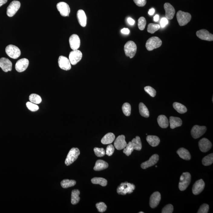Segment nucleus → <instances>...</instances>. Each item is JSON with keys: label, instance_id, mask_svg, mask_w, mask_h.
Returning <instances> with one entry per match:
<instances>
[{"label": "nucleus", "instance_id": "nucleus-6", "mask_svg": "<svg viewBox=\"0 0 213 213\" xmlns=\"http://www.w3.org/2000/svg\"><path fill=\"white\" fill-rule=\"evenodd\" d=\"M80 150L76 148H73L70 150L66 158L65 163L67 166L73 163L80 155Z\"/></svg>", "mask_w": 213, "mask_h": 213}, {"label": "nucleus", "instance_id": "nucleus-43", "mask_svg": "<svg viewBox=\"0 0 213 213\" xmlns=\"http://www.w3.org/2000/svg\"><path fill=\"white\" fill-rule=\"evenodd\" d=\"M96 207L98 209V211L101 213L104 212L107 208L106 205L103 202H100L97 203L96 204Z\"/></svg>", "mask_w": 213, "mask_h": 213}, {"label": "nucleus", "instance_id": "nucleus-25", "mask_svg": "<svg viewBox=\"0 0 213 213\" xmlns=\"http://www.w3.org/2000/svg\"><path fill=\"white\" fill-rule=\"evenodd\" d=\"M176 152L182 159L188 161L191 159V156L190 153L188 150L184 148H180Z\"/></svg>", "mask_w": 213, "mask_h": 213}, {"label": "nucleus", "instance_id": "nucleus-31", "mask_svg": "<svg viewBox=\"0 0 213 213\" xmlns=\"http://www.w3.org/2000/svg\"><path fill=\"white\" fill-rule=\"evenodd\" d=\"M134 150L140 151L142 149V143L141 139L139 136H136L135 138H134L131 141Z\"/></svg>", "mask_w": 213, "mask_h": 213}, {"label": "nucleus", "instance_id": "nucleus-8", "mask_svg": "<svg viewBox=\"0 0 213 213\" xmlns=\"http://www.w3.org/2000/svg\"><path fill=\"white\" fill-rule=\"evenodd\" d=\"M206 129L207 128L205 126H194L191 130L192 137L195 139H198L204 134Z\"/></svg>", "mask_w": 213, "mask_h": 213}, {"label": "nucleus", "instance_id": "nucleus-51", "mask_svg": "<svg viewBox=\"0 0 213 213\" xmlns=\"http://www.w3.org/2000/svg\"><path fill=\"white\" fill-rule=\"evenodd\" d=\"M122 33L125 34H128L129 33V29L128 28H124L121 31Z\"/></svg>", "mask_w": 213, "mask_h": 213}, {"label": "nucleus", "instance_id": "nucleus-16", "mask_svg": "<svg viewBox=\"0 0 213 213\" xmlns=\"http://www.w3.org/2000/svg\"><path fill=\"white\" fill-rule=\"evenodd\" d=\"M205 183L203 180H197L194 184L192 188V192L195 195H198L204 189Z\"/></svg>", "mask_w": 213, "mask_h": 213}, {"label": "nucleus", "instance_id": "nucleus-55", "mask_svg": "<svg viewBox=\"0 0 213 213\" xmlns=\"http://www.w3.org/2000/svg\"><path fill=\"white\" fill-rule=\"evenodd\" d=\"M159 19V15L157 14L154 17V21L157 22L158 21Z\"/></svg>", "mask_w": 213, "mask_h": 213}, {"label": "nucleus", "instance_id": "nucleus-4", "mask_svg": "<svg viewBox=\"0 0 213 213\" xmlns=\"http://www.w3.org/2000/svg\"><path fill=\"white\" fill-rule=\"evenodd\" d=\"M162 40L156 36H154L149 39L146 44V48L149 51H151L154 49L158 48L162 45Z\"/></svg>", "mask_w": 213, "mask_h": 213}, {"label": "nucleus", "instance_id": "nucleus-32", "mask_svg": "<svg viewBox=\"0 0 213 213\" xmlns=\"http://www.w3.org/2000/svg\"><path fill=\"white\" fill-rule=\"evenodd\" d=\"M139 110L141 115L145 118L149 116V112L146 106L143 103H140L139 104Z\"/></svg>", "mask_w": 213, "mask_h": 213}, {"label": "nucleus", "instance_id": "nucleus-56", "mask_svg": "<svg viewBox=\"0 0 213 213\" xmlns=\"http://www.w3.org/2000/svg\"><path fill=\"white\" fill-rule=\"evenodd\" d=\"M139 213H144L143 212H142V211H141V212H139Z\"/></svg>", "mask_w": 213, "mask_h": 213}, {"label": "nucleus", "instance_id": "nucleus-13", "mask_svg": "<svg viewBox=\"0 0 213 213\" xmlns=\"http://www.w3.org/2000/svg\"><path fill=\"white\" fill-rule=\"evenodd\" d=\"M29 65V61L26 58L18 60L15 65V70L18 72H22L25 70Z\"/></svg>", "mask_w": 213, "mask_h": 213}, {"label": "nucleus", "instance_id": "nucleus-34", "mask_svg": "<svg viewBox=\"0 0 213 213\" xmlns=\"http://www.w3.org/2000/svg\"><path fill=\"white\" fill-rule=\"evenodd\" d=\"M91 182L95 184H100L102 186H106L107 184V180L102 178H94L91 179Z\"/></svg>", "mask_w": 213, "mask_h": 213}, {"label": "nucleus", "instance_id": "nucleus-35", "mask_svg": "<svg viewBox=\"0 0 213 213\" xmlns=\"http://www.w3.org/2000/svg\"><path fill=\"white\" fill-rule=\"evenodd\" d=\"M76 184V181L74 180H70L68 179H65L61 182V185L64 188H67L70 187L74 186Z\"/></svg>", "mask_w": 213, "mask_h": 213}, {"label": "nucleus", "instance_id": "nucleus-19", "mask_svg": "<svg viewBox=\"0 0 213 213\" xmlns=\"http://www.w3.org/2000/svg\"><path fill=\"white\" fill-rule=\"evenodd\" d=\"M161 199V195L159 192H154L152 195L150 199V205L152 208H154L159 205Z\"/></svg>", "mask_w": 213, "mask_h": 213}, {"label": "nucleus", "instance_id": "nucleus-33", "mask_svg": "<svg viewBox=\"0 0 213 213\" xmlns=\"http://www.w3.org/2000/svg\"><path fill=\"white\" fill-rule=\"evenodd\" d=\"M174 108L180 114H184L187 111V109L186 106L181 103L178 102L174 103L173 104Z\"/></svg>", "mask_w": 213, "mask_h": 213}, {"label": "nucleus", "instance_id": "nucleus-52", "mask_svg": "<svg viewBox=\"0 0 213 213\" xmlns=\"http://www.w3.org/2000/svg\"><path fill=\"white\" fill-rule=\"evenodd\" d=\"M128 23L131 25H133L135 24V21L132 18H128L127 19Z\"/></svg>", "mask_w": 213, "mask_h": 213}, {"label": "nucleus", "instance_id": "nucleus-49", "mask_svg": "<svg viewBox=\"0 0 213 213\" xmlns=\"http://www.w3.org/2000/svg\"><path fill=\"white\" fill-rule=\"evenodd\" d=\"M134 2L137 6L143 7L146 4V0H133Z\"/></svg>", "mask_w": 213, "mask_h": 213}, {"label": "nucleus", "instance_id": "nucleus-3", "mask_svg": "<svg viewBox=\"0 0 213 213\" xmlns=\"http://www.w3.org/2000/svg\"><path fill=\"white\" fill-rule=\"evenodd\" d=\"M137 45L134 42L132 41H128L124 47V50L126 55L130 58L135 56L137 52Z\"/></svg>", "mask_w": 213, "mask_h": 213}, {"label": "nucleus", "instance_id": "nucleus-15", "mask_svg": "<svg viewBox=\"0 0 213 213\" xmlns=\"http://www.w3.org/2000/svg\"><path fill=\"white\" fill-rule=\"evenodd\" d=\"M159 159V156L158 154H154L150 157L149 160L143 162L141 164V167L143 169H145L154 166L158 163Z\"/></svg>", "mask_w": 213, "mask_h": 213}, {"label": "nucleus", "instance_id": "nucleus-44", "mask_svg": "<svg viewBox=\"0 0 213 213\" xmlns=\"http://www.w3.org/2000/svg\"><path fill=\"white\" fill-rule=\"evenodd\" d=\"M27 107L29 110L32 112L37 111L39 110L38 106L36 104L31 102H27L26 103Z\"/></svg>", "mask_w": 213, "mask_h": 213}, {"label": "nucleus", "instance_id": "nucleus-11", "mask_svg": "<svg viewBox=\"0 0 213 213\" xmlns=\"http://www.w3.org/2000/svg\"><path fill=\"white\" fill-rule=\"evenodd\" d=\"M57 8L62 16H69L70 9L67 4L63 2H60L57 4Z\"/></svg>", "mask_w": 213, "mask_h": 213}, {"label": "nucleus", "instance_id": "nucleus-1", "mask_svg": "<svg viewBox=\"0 0 213 213\" xmlns=\"http://www.w3.org/2000/svg\"><path fill=\"white\" fill-rule=\"evenodd\" d=\"M136 187L133 184L125 182L122 183L117 189V192L119 195H125L127 193L131 194L133 193Z\"/></svg>", "mask_w": 213, "mask_h": 213}, {"label": "nucleus", "instance_id": "nucleus-53", "mask_svg": "<svg viewBox=\"0 0 213 213\" xmlns=\"http://www.w3.org/2000/svg\"><path fill=\"white\" fill-rule=\"evenodd\" d=\"M155 9L154 8H152L149 10V12H148V14L150 15H153V14L155 13Z\"/></svg>", "mask_w": 213, "mask_h": 213}, {"label": "nucleus", "instance_id": "nucleus-23", "mask_svg": "<svg viewBox=\"0 0 213 213\" xmlns=\"http://www.w3.org/2000/svg\"><path fill=\"white\" fill-rule=\"evenodd\" d=\"M77 18L80 26L83 27H86L87 23V18L84 10H80L77 11Z\"/></svg>", "mask_w": 213, "mask_h": 213}, {"label": "nucleus", "instance_id": "nucleus-47", "mask_svg": "<svg viewBox=\"0 0 213 213\" xmlns=\"http://www.w3.org/2000/svg\"><path fill=\"white\" fill-rule=\"evenodd\" d=\"M209 206L208 205L206 204H204L201 205L199 210H198V213H207L208 212Z\"/></svg>", "mask_w": 213, "mask_h": 213}, {"label": "nucleus", "instance_id": "nucleus-45", "mask_svg": "<svg viewBox=\"0 0 213 213\" xmlns=\"http://www.w3.org/2000/svg\"><path fill=\"white\" fill-rule=\"evenodd\" d=\"M145 92L149 93L152 97H154L156 94V92L155 89L150 86H146L144 88Z\"/></svg>", "mask_w": 213, "mask_h": 213}, {"label": "nucleus", "instance_id": "nucleus-10", "mask_svg": "<svg viewBox=\"0 0 213 213\" xmlns=\"http://www.w3.org/2000/svg\"><path fill=\"white\" fill-rule=\"evenodd\" d=\"M82 55V53L78 49L70 52L69 56V59L71 64L73 65H76L81 60Z\"/></svg>", "mask_w": 213, "mask_h": 213}, {"label": "nucleus", "instance_id": "nucleus-48", "mask_svg": "<svg viewBox=\"0 0 213 213\" xmlns=\"http://www.w3.org/2000/svg\"><path fill=\"white\" fill-rule=\"evenodd\" d=\"M115 148L113 145H110L106 148V154L108 156H111L113 154Z\"/></svg>", "mask_w": 213, "mask_h": 213}, {"label": "nucleus", "instance_id": "nucleus-18", "mask_svg": "<svg viewBox=\"0 0 213 213\" xmlns=\"http://www.w3.org/2000/svg\"><path fill=\"white\" fill-rule=\"evenodd\" d=\"M69 43L70 47L73 50H77L80 46V37L76 34H72L70 38Z\"/></svg>", "mask_w": 213, "mask_h": 213}, {"label": "nucleus", "instance_id": "nucleus-12", "mask_svg": "<svg viewBox=\"0 0 213 213\" xmlns=\"http://www.w3.org/2000/svg\"><path fill=\"white\" fill-rule=\"evenodd\" d=\"M58 66L61 69L67 71L71 69V64L69 59L63 56H61L58 59Z\"/></svg>", "mask_w": 213, "mask_h": 213}, {"label": "nucleus", "instance_id": "nucleus-36", "mask_svg": "<svg viewBox=\"0 0 213 213\" xmlns=\"http://www.w3.org/2000/svg\"><path fill=\"white\" fill-rule=\"evenodd\" d=\"M213 163V154H210L206 156L202 159V163L204 165L207 166L210 165Z\"/></svg>", "mask_w": 213, "mask_h": 213}, {"label": "nucleus", "instance_id": "nucleus-5", "mask_svg": "<svg viewBox=\"0 0 213 213\" xmlns=\"http://www.w3.org/2000/svg\"><path fill=\"white\" fill-rule=\"evenodd\" d=\"M191 181V175L189 172H184L180 176L179 188L181 191L185 190L189 186Z\"/></svg>", "mask_w": 213, "mask_h": 213}, {"label": "nucleus", "instance_id": "nucleus-42", "mask_svg": "<svg viewBox=\"0 0 213 213\" xmlns=\"http://www.w3.org/2000/svg\"><path fill=\"white\" fill-rule=\"evenodd\" d=\"M95 154L98 157H102L106 154V151L103 148L95 147L93 149Z\"/></svg>", "mask_w": 213, "mask_h": 213}, {"label": "nucleus", "instance_id": "nucleus-7", "mask_svg": "<svg viewBox=\"0 0 213 213\" xmlns=\"http://www.w3.org/2000/svg\"><path fill=\"white\" fill-rule=\"evenodd\" d=\"M5 51L10 57L13 59H17L21 54L20 49L15 45H9L5 49Z\"/></svg>", "mask_w": 213, "mask_h": 213}, {"label": "nucleus", "instance_id": "nucleus-40", "mask_svg": "<svg viewBox=\"0 0 213 213\" xmlns=\"http://www.w3.org/2000/svg\"><path fill=\"white\" fill-rule=\"evenodd\" d=\"M133 150V147L132 142H129L128 144H127L126 147L124 148V150H123V153L128 156L131 155Z\"/></svg>", "mask_w": 213, "mask_h": 213}, {"label": "nucleus", "instance_id": "nucleus-28", "mask_svg": "<svg viewBox=\"0 0 213 213\" xmlns=\"http://www.w3.org/2000/svg\"><path fill=\"white\" fill-rule=\"evenodd\" d=\"M115 136L113 133H109L106 134L101 140V142L103 145L111 144L115 139Z\"/></svg>", "mask_w": 213, "mask_h": 213}, {"label": "nucleus", "instance_id": "nucleus-26", "mask_svg": "<svg viewBox=\"0 0 213 213\" xmlns=\"http://www.w3.org/2000/svg\"><path fill=\"white\" fill-rule=\"evenodd\" d=\"M108 166V163L105 161L102 160H98L96 162L95 165L93 167V169L96 171H102L107 168Z\"/></svg>", "mask_w": 213, "mask_h": 213}, {"label": "nucleus", "instance_id": "nucleus-17", "mask_svg": "<svg viewBox=\"0 0 213 213\" xmlns=\"http://www.w3.org/2000/svg\"><path fill=\"white\" fill-rule=\"evenodd\" d=\"M196 35L201 40L208 41H212L213 40V35L206 29L200 30L197 31L196 32Z\"/></svg>", "mask_w": 213, "mask_h": 213}, {"label": "nucleus", "instance_id": "nucleus-14", "mask_svg": "<svg viewBox=\"0 0 213 213\" xmlns=\"http://www.w3.org/2000/svg\"><path fill=\"white\" fill-rule=\"evenodd\" d=\"M198 146L201 152H206L211 149L212 144L207 139L204 138L200 140L198 142Z\"/></svg>", "mask_w": 213, "mask_h": 213}, {"label": "nucleus", "instance_id": "nucleus-21", "mask_svg": "<svg viewBox=\"0 0 213 213\" xmlns=\"http://www.w3.org/2000/svg\"><path fill=\"white\" fill-rule=\"evenodd\" d=\"M127 143L125 141V137L124 135H121L118 136L114 142V146L118 150H121L124 149L127 145Z\"/></svg>", "mask_w": 213, "mask_h": 213}, {"label": "nucleus", "instance_id": "nucleus-46", "mask_svg": "<svg viewBox=\"0 0 213 213\" xmlns=\"http://www.w3.org/2000/svg\"><path fill=\"white\" fill-rule=\"evenodd\" d=\"M174 210L173 206L172 205L169 204L166 205L162 209V213H172Z\"/></svg>", "mask_w": 213, "mask_h": 213}, {"label": "nucleus", "instance_id": "nucleus-39", "mask_svg": "<svg viewBox=\"0 0 213 213\" xmlns=\"http://www.w3.org/2000/svg\"><path fill=\"white\" fill-rule=\"evenodd\" d=\"M122 110L125 115L129 116L131 112V105L128 103H125L122 106Z\"/></svg>", "mask_w": 213, "mask_h": 213}, {"label": "nucleus", "instance_id": "nucleus-38", "mask_svg": "<svg viewBox=\"0 0 213 213\" xmlns=\"http://www.w3.org/2000/svg\"><path fill=\"white\" fill-rule=\"evenodd\" d=\"M160 28V26L158 24L150 23L148 25L147 31L149 33L154 34Z\"/></svg>", "mask_w": 213, "mask_h": 213}, {"label": "nucleus", "instance_id": "nucleus-50", "mask_svg": "<svg viewBox=\"0 0 213 213\" xmlns=\"http://www.w3.org/2000/svg\"><path fill=\"white\" fill-rule=\"evenodd\" d=\"M168 23V21L167 20V19L165 18H162L161 19L160 21V25L161 27L163 28L165 27V26L167 25Z\"/></svg>", "mask_w": 213, "mask_h": 213}, {"label": "nucleus", "instance_id": "nucleus-9", "mask_svg": "<svg viewBox=\"0 0 213 213\" xmlns=\"http://www.w3.org/2000/svg\"><path fill=\"white\" fill-rule=\"evenodd\" d=\"M21 6L19 1H14L9 5L7 9V15L9 17H11L15 15Z\"/></svg>", "mask_w": 213, "mask_h": 213}, {"label": "nucleus", "instance_id": "nucleus-41", "mask_svg": "<svg viewBox=\"0 0 213 213\" xmlns=\"http://www.w3.org/2000/svg\"><path fill=\"white\" fill-rule=\"evenodd\" d=\"M146 19L143 17H141L138 19V26L139 29L141 31L144 30L146 26Z\"/></svg>", "mask_w": 213, "mask_h": 213}, {"label": "nucleus", "instance_id": "nucleus-2", "mask_svg": "<svg viewBox=\"0 0 213 213\" xmlns=\"http://www.w3.org/2000/svg\"><path fill=\"white\" fill-rule=\"evenodd\" d=\"M176 18L179 25L183 26L186 25L190 22L192 19V16L189 13L179 10L176 14Z\"/></svg>", "mask_w": 213, "mask_h": 213}, {"label": "nucleus", "instance_id": "nucleus-22", "mask_svg": "<svg viewBox=\"0 0 213 213\" xmlns=\"http://www.w3.org/2000/svg\"><path fill=\"white\" fill-rule=\"evenodd\" d=\"M164 8L165 11L166 18L170 20L173 19L175 14V10L173 6L167 2L164 5Z\"/></svg>", "mask_w": 213, "mask_h": 213}, {"label": "nucleus", "instance_id": "nucleus-20", "mask_svg": "<svg viewBox=\"0 0 213 213\" xmlns=\"http://www.w3.org/2000/svg\"><path fill=\"white\" fill-rule=\"evenodd\" d=\"M12 63L8 58L2 57L0 59V67L5 72L12 70Z\"/></svg>", "mask_w": 213, "mask_h": 213}, {"label": "nucleus", "instance_id": "nucleus-29", "mask_svg": "<svg viewBox=\"0 0 213 213\" xmlns=\"http://www.w3.org/2000/svg\"><path fill=\"white\" fill-rule=\"evenodd\" d=\"M146 141L149 143V145L152 147L158 146L159 144L160 141L159 138L155 136H147Z\"/></svg>", "mask_w": 213, "mask_h": 213}, {"label": "nucleus", "instance_id": "nucleus-24", "mask_svg": "<svg viewBox=\"0 0 213 213\" xmlns=\"http://www.w3.org/2000/svg\"><path fill=\"white\" fill-rule=\"evenodd\" d=\"M169 123L170 128L173 129L176 127L181 126L182 125V121L180 118L171 116L169 118Z\"/></svg>", "mask_w": 213, "mask_h": 213}, {"label": "nucleus", "instance_id": "nucleus-27", "mask_svg": "<svg viewBox=\"0 0 213 213\" xmlns=\"http://www.w3.org/2000/svg\"><path fill=\"white\" fill-rule=\"evenodd\" d=\"M158 123L159 126L162 128H166L169 125V121L167 117L163 115H159L158 117Z\"/></svg>", "mask_w": 213, "mask_h": 213}, {"label": "nucleus", "instance_id": "nucleus-54", "mask_svg": "<svg viewBox=\"0 0 213 213\" xmlns=\"http://www.w3.org/2000/svg\"><path fill=\"white\" fill-rule=\"evenodd\" d=\"M8 0H0V7L7 2Z\"/></svg>", "mask_w": 213, "mask_h": 213}, {"label": "nucleus", "instance_id": "nucleus-37", "mask_svg": "<svg viewBox=\"0 0 213 213\" xmlns=\"http://www.w3.org/2000/svg\"><path fill=\"white\" fill-rule=\"evenodd\" d=\"M29 100L30 102L32 103L36 104H39L41 102V98L38 95L35 94V93H32L30 95L29 97Z\"/></svg>", "mask_w": 213, "mask_h": 213}, {"label": "nucleus", "instance_id": "nucleus-30", "mask_svg": "<svg viewBox=\"0 0 213 213\" xmlns=\"http://www.w3.org/2000/svg\"><path fill=\"white\" fill-rule=\"evenodd\" d=\"M80 195V191L78 189H74L71 192V203L72 205H76L79 202L80 198L79 197Z\"/></svg>", "mask_w": 213, "mask_h": 213}]
</instances>
